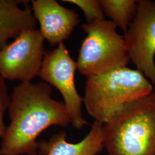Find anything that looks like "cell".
<instances>
[{
  "mask_svg": "<svg viewBox=\"0 0 155 155\" xmlns=\"http://www.w3.org/2000/svg\"><path fill=\"white\" fill-rule=\"evenodd\" d=\"M50 84L22 82L13 89L0 155H24L38 150L36 139L51 126L67 127L71 123L64 102L52 98Z\"/></svg>",
  "mask_w": 155,
  "mask_h": 155,
  "instance_id": "6da1fadb",
  "label": "cell"
},
{
  "mask_svg": "<svg viewBox=\"0 0 155 155\" xmlns=\"http://www.w3.org/2000/svg\"><path fill=\"white\" fill-rule=\"evenodd\" d=\"M104 133L109 155H155V91L124 106Z\"/></svg>",
  "mask_w": 155,
  "mask_h": 155,
  "instance_id": "7a4b0ae2",
  "label": "cell"
},
{
  "mask_svg": "<svg viewBox=\"0 0 155 155\" xmlns=\"http://www.w3.org/2000/svg\"><path fill=\"white\" fill-rule=\"evenodd\" d=\"M153 91L142 72L124 67L87 78L83 102L89 115L104 124L127 103Z\"/></svg>",
  "mask_w": 155,
  "mask_h": 155,
  "instance_id": "3957f363",
  "label": "cell"
},
{
  "mask_svg": "<svg viewBox=\"0 0 155 155\" xmlns=\"http://www.w3.org/2000/svg\"><path fill=\"white\" fill-rule=\"evenodd\" d=\"M86 36L79 51L77 66L87 77L127 67L130 59L124 36L111 21L98 20L82 25Z\"/></svg>",
  "mask_w": 155,
  "mask_h": 155,
  "instance_id": "277c9868",
  "label": "cell"
},
{
  "mask_svg": "<svg viewBox=\"0 0 155 155\" xmlns=\"http://www.w3.org/2000/svg\"><path fill=\"white\" fill-rule=\"evenodd\" d=\"M76 61L72 59L64 43L51 51H45L39 76L43 82L54 86L61 93L68 111L72 126L81 129L87 124L82 112L83 98L75 84Z\"/></svg>",
  "mask_w": 155,
  "mask_h": 155,
  "instance_id": "5b68a950",
  "label": "cell"
},
{
  "mask_svg": "<svg viewBox=\"0 0 155 155\" xmlns=\"http://www.w3.org/2000/svg\"><path fill=\"white\" fill-rule=\"evenodd\" d=\"M44 41L35 28L22 31L0 50V75L5 80L32 82L39 76L45 56Z\"/></svg>",
  "mask_w": 155,
  "mask_h": 155,
  "instance_id": "8992f818",
  "label": "cell"
},
{
  "mask_svg": "<svg viewBox=\"0 0 155 155\" xmlns=\"http://www.w3.org/2000/svg\"><path fill=\"white\" fill-rule=\"evenodd\" d=\"M137 3L136 15L124 37L130 61L155 87V1Z\"/></svg>",
  "mask_w": 155,
  "mask_h": 155,
  "instance_id": "52a82bcc",
  "label": "cell"
},
{
  "mask_svg": "<svg viewBox=\"0 0 155 155\" xmlns=\"http://www.w3.org/2000/svg\"><path fill=\"white\" fill-rule=\"evenodd\" d=\"M31 7L40 33L51 46L63 43L79 23L75 12L55 0H32Z\"/></svg>",
  "mask_w": 155,
  "mask_h": 155,
  "instance_id": "ba28073f",
  "label": "cell"
},
{
  "mask_svg": "<svg viewBox=\"0 0 155 155\" xmlns=\"http://www.w3.org/2000/svg\"><path fill=\"white\" fill-rule=\"evenodd\" d=\"M66 133L61 131L47 141L38 143L41 155H97L105 147L104 124L94 121L86 136L77 143L67 141ZM28 155H38L36 150Z\"/></svg>",
  "mask_w": 155,
  "mask_h": 155,
  "instance_id": "9c48e42d",
  "label": "cell"
},
{
  "mask_svg": "<svg viewBox=\"0 0 155 155\" xmlns=\"http://www.w3.org/2000/svg\"><path fill=\"white\" fill-rule=\"evenodd\" d=\"M28 2L0 0V50L9 39L16 38L24 30L36 27L37 21Z\"/></svg>",
  "mask_w": 155,
  "mask_h": 155,
  "instance_id": "30bf717a",
  "label": "cell"
},
{
  "mask_svg": "<svg viewBox=\"0 0 155 155\" xmlns=\"http://www.w3.org/2000/svg\"><path fill=\"white\" fill-rule=\"evenodd\" d=\"M104 13L117 27L125 33L134 18L137 8L134 0H100Z\"/></svg>",
  "mask_w": 155,
  "mask_h": 155,
  "instance_id": "8fae6325",
  "label": "cell"
},
{
  "mask_svg": "<svg viewBox=\"0 0 155 155\" xmlns=\"http://www.w3.org/2000/svg\"><path fill=\"white\" fill-rule=\"evenodd\" d=\"M63 1L74 4L81 8L86 17L87 23L105 19V13L100 0H64Z\"/></svg>",
  "mask_w": 155,
  "mask_h": 155,
  "instance_id": "7c38bea8",
  "label": "cell"
},
{
  "mask_svg": "<svg viewBox=\"0 0 155 155\" xmlns=\"http://www.w3.org/2000/svg\"><path fill=\"white\" fill-rule=\"evenodd\" d=\"M11 97L8 93L6 80L0 75V139H2L6 127L4 122V114L8 109Z\"/></svg>",
  "mask_w": 155,
  "mask_h": 155,
  "instance_id": "4fadbf2b",
  "label": "cell"
}]
</instances>
